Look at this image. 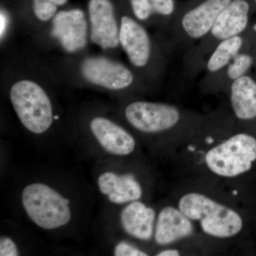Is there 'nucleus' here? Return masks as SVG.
<instances>
[{
  "label": "nucleus",
  "instance_id": "nucleus-15",
  "mask_svg": "<svg viewBox=\"0 0 256 256\" xmlns=\"http://www.w3.org/2000/svg\"><path fill=\"white\" fill-rule=\"evenodd\" d=\"M252 28L238 36L232 37L220 42L210 53L205 64L200 82V88L212 82L226 68L232 60L240 53L250 42Z\"/></svg>",
  "mask_w": 256,
  "mask_h": 256
},
{
  "label": "nucleus",
  "instance_id": "nucleus-22",
  "mask_svg": "<svg viewBox=\"0 0 256 256\" xmlns=\"http://www.w3.org/2000/svg\"><path fill=\"white\" fill-rule=\"evenodd\" d=\"M9 15L6 14L4 10H2L1 14H0V37H1L2 42L6 36L8 28H9Z\"/></svg>",
  "mask_w": 256,
  "mask_h": 256
},
{
  "label": "nucleus",
  "instance_id": "nucleus-16",
  "mask_svg": "<svg viewBox=\"0 0 256 256\" xmlns=\"http://www.w3.org/2000/svg\"><path fill=\"white\" fill-rule=\"evenodd\" d=\"M156 217V210L138 200L128 204L122 210L121 224L128 235L148 242L154 237Z\"/></svg>",
  "mask_w": 256,
  "mask_h": 256
},
{
  "label": "nucleus",
  "instance_id": "nucleus-13",
  "mask_svg": "<svg viewBox=\"0 0 256 256\" xmlns=\"http://www.w3.org/2000/svg\"><path fill=\"white\" fill-rule=\"evenodd\" d=\"M230 114L239 127L256 120V79L244 76L230 84L225 92Z\"/></svg>",
  "mask_w": 256,
  "mask_h": 256
},
{
  "label": "nucleus",
  "instance_id": "nucleus-20",
  "mask_svg": "<svg viewBox=\"0 0 256 256\" xmlns=\"http://www.w3.org/2000/svg\"><path fill=\"white\" fill-rule=\"evenodd\" d=\"M116 256H148L146 252L126 242H121L114 248Z\"/></svg>",
  "mask_w": 256,
  "mask_h": 256
},
{
  "label": "nucleus",
  "instance_id": "nucleus-7",
  "mask_svg": "<svg viewBox=\"0 0 256 256\" xmlns=\"http://www.w3.org/2000/svg\"><path fill=\"white\" fill-rule=\"evenodd\" d=\"M79 78L92 86L114 92H142L146 84L130 66L106 56L82 58L77 65Z\"/></svg>",
  "mask_w": 256,
  "mask_h": 256
},
{
  "label": "nucleus",
  "instance_id": "nucleus-3",
  "mask_svg": "<svg viewBox=\"0 0 256 256\" xmlns=\"http://www.w3.org/2000/svg\"><path fill=\"white\" fill-rule=\"evenodd\" d=\"M119 42L130 66L146 85L161 82L172 48L168 42H158L152 36L126 5L120 16Z\"/></svg>",
  "mask_w": 256,
  "mask_h": 256
},
{
  "label": "nucleus",
  "instance_id": "nucleus-8",
  "mask_svg": "<svg viewBox=\"0 0 256 256\" xmlns=\"http://www.w3.org/2000/svg\"><path fill=\"white\" fill-rule=\"evenodd\" d=\"M22 200L28 217L42 228H57L70 220V201L46 184L28 185L23 190Z\"/></svg>",
  "mask_w": 256,
  "mask_h": 256
},
{
  "label": "nucleus",
  "instance_id": "nucleus-14",
  "mask_svg": "<svg viewBox=\"0 0 256 256\" xmlns=\"http://www.w3.org/2000/svg\"><path fill=\"white\" fill-rule=\"evenodd\" d=\"M90 129L94 137L108 152L127 156L136 149L134 137L124 128L106 118L98 116L92 120Z\"/></svg>",
  "mask_w": 256,
  "mask_h": 256
},
{
  "label": "nucleus",
  "instance_id": "nucleus-2",
  "mask_svg": "<svg viewBox=\"0 0 256 256\" xmlns=\"http://www.w3.org/2000/svg\"><path fill=\"white\" fill-rule=\"evenodd\" d=\"M174 203L195 224L198 232L212 240L230 242L244 229V218L232 203L206 190H185Z\"/></svg>",
  "mask_w": 256,
  "mask_h": 256
},
{
  "label": "nucleus",
  "instance_id": "nucleus-12",
  "mask_svg": "<svg viewBox=\"0 0 256 256\" xmlns=\"http://www.w3.org/2000/svg\"><path fill=\"white\" fill-rule=\"evenodd\" d=\"M126 8L146 28L169 31L181 6L180 0H124Z\"/></svg>",
  "mask_w": 256,
  "mask_h": 256
},
{
  "label": "nucleus",
  "instance_id": "nucleus-11",
  "mask_svg": "<svg viewBox=\"0 0 256 256\" xmlns=\"http://www.w3.org/2000/svg\"><path fill=\"white\" fill-rule=\"evenodd\" d=\"M198 233L195 224L174 203L163 207L156 216L154 239L160 246H178Z\"/></svg>",
  "mask_w": 256,
  "mask_h": 256
},
{
  "label": "nucleus",
  "instance_id": "nucleus-5",
  "mask_svg": "<svg viewBox=\"0 0 256 256\" xmlns=\"http://www.w3.org/2000/svg\"><path fill=\"white\" fill-rule=\"evenodd\" d=\"M232 0H186L169 31L172 50L186 52L200 41Z\"/></svg>",
  "mask_w": 256,
  "mask_h": 256
},
{
  "label": "nucleus",
  "instance_id": "nucleus-17",
  "mask_svg": "<svg viewBox=\"0 0 256 256\" xmlns=\"http://www.w3.org/2000/svg\"><path fill=\"white\" fill-rule=\"evenodd\" d=\"M98 186L101 193L108 195L114 204L130 203L142 196V186L132 174L118 175L108 172L99 176Z\"/></svg>",
  "mask_w": 256,
  "mask_h": 256
},
{
  "label": "nucleus",
  "instance_id": "nucleus-23",
  "mask_svg": "<svg viewBox=\"0 0 256 256\" xmlns=\"http://www.w3.org/2000/svg\"><path fill=\"white\" fill-rule=\"evenodd\" d=\"M183 252L181 248L178 246H170L163 249L161 252H158V256H180L182 255Z\"/></svg>",
  "mask_w": 256,
  "mask_h": 256
},
{
  "label": "nucleus",
  "instance_id": "nucleus-18",
  "mask_svg": "<svg viewBox=\"0 0 256 256\" xmlns=\"http://www.w3.org/2000/svg\"><path fill=\"white\" fill-rule=\"evenodd\" d=\"M256 56L250 50V42L242 48L223 72L204 86L200 88L202 94L207 95L225 94L236 80L247 75L255 64Z\"/></svg>",
  "mask_w": 256,
  "mask_h": 256
},
{
  "label": "nucleus",
  "instance_id": "nucleus-1",
  "mask_svg": "<svg viewBox=\"0 0 256 256\" xmlns=\"http://www.w3.org/2000/svg\"><path fill=\"white\" fill-rule=\"evenodd\" d=\"M124 116L138 132L164 136L174 144H184L200 130L208 114L169 102L134 100L124 107Z\"/></svg>",
  "mask_w": 256,
  "mask_h": 256
},
{
  "label": "nucleus",
  "instance_id": "nucleus-9",
  "mask_svg": "<svg viewBox=\"0 0 256 256\" xmlns=\"http://www.w3.org/2000/svg\"><path fill=\"white\" fill-rule=\"evenodd\" d=\"M120 16L112 0H89L87 18L90 42L104 50L120 48Z\"/></svg>",
  "mask_w": 256,
  "mask_h": 256
},
{
  "label": "nucleus",
  "instance_id": "nucleus-24",
  "mask_svg": "<svg viewBox=\"0 0 256 256\" xmlns=\"http://www.w3.org/2000/svg\"><path fill=\"white\" fill-rule=\"evenodd\" d=\"M252 2H254V5H255L256 8V0H252Z\"/></svg>",
  "mask_w": 256,
  "mask_h": 256
},
{
  "label": "nucleus",
  "instance_id": "nucleus-19",
  "mask_svg": "<svg viewBox=\"0 0 256 256\" xmlns=\"http://www.w3.org/2000/svg\"><path fill=\"white\" fill-rule=\"evenodd\" d=\"M69 0H32V10L36 21L42 24L50 22Z\"/></svg>",
  "mask_w": 256,
  "mask_h": 256
},
{
  "label": "nucleus",
  "instance_id": "nucleus-10",
  "mask_svg": "<svg viewBox=\"0 0 256 256\" xmlns=\"http://www.w3.org/2000/svg\"><path fill=\"white\" fill-rule=\"evenodd\" d=\"M50 22L52 35L68 53L80 52L90 41L88 18L80 9L60 10Z\"/></svg>",
  "mask_w": 256,
  "mask_h": 256
},
{
  "label": "nucleus",
  "instance_id": "nucleus-21",
  "mask_svg": "<svg viewBox=\"0 0 256 256\" xmlns=\"http://www.w3.org/2000/svg\"><path fill=\"white\" fill-rule=\"evenodd\" d=\"M0 256H18V249L16 244L9 237L2 236L0 239Z\"/></svg>",
  "mask_w": 256,
  "mask_h": 256
},
{
  "label": "nucleus",
  "instance_id": "nucleus-6",
  "mask_svg": "<svg viewBox=\"0 0 256 256\" xmlns=\"http://www.w3.org/2000/svg\"><path fill=\"white\" fill-rule=\"evenodd\" d=\"M10 99L24 127L34 134L46 132L53 124V106L45 89L36 80L22 78L10 88Z\"/></svg>",
  "mask_w": 256,
  "mask_h": 256
},
{
  "label": "nucleus",
  "instance_id": "nucleus-4",
  "mask_svg": "<svg viewBox=\"0 0 256 256\" xmlns=\"http://www.w3.org/2000/svg\"><path fill=\"white\" fill-rule=\"evenodd\" d=\"M254 8L252 0H232L229 3L206 34L184 52L183 66L186 77L193 78L202 74L207 58L220 42L242 34L250 28Z\"/></svg>",
  "mask_w": 256,
  "mask_h": 256
}]
</instances>
